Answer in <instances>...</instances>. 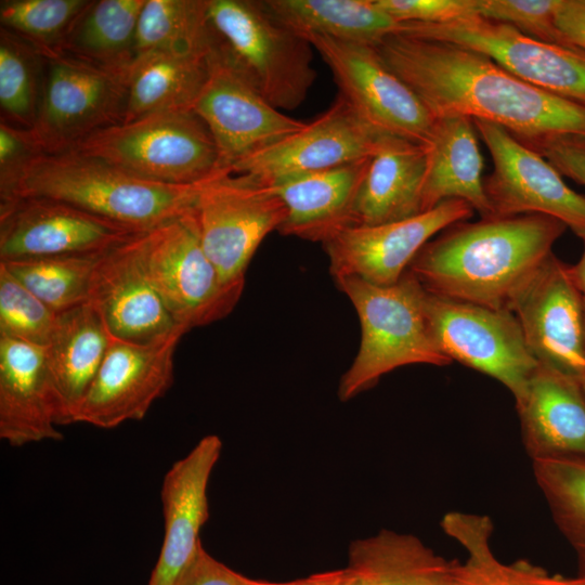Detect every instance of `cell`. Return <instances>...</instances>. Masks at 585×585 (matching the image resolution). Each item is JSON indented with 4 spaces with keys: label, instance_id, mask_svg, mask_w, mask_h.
<instances>
[{
    "label": "cell",
    "instance_id": "obj_1",
    "mask_svg": "<svg viewBox=\"0 0 585 585\" xmlns=\"http://www.w3.org/2000/svg\"><path fill=\"white\" fill-rule=\"evenodd\" d=\"M385 64L434 118L497 125L524 144L585 138V106L534 87L484 54L445 41L392 34L376 46Z\"/></svg>",
    "mask_w": 585,
    "mask_h": 585
},
{
    "label": "cell",
    "instance_id": "obj_2",
    "mask_svg": "<svg viewBox=\"0 0 585 585\" xmlns=\"http://www.w3.org/2000/svg\"><path fill=\"white\" fill-rule=\"evenodd\" d=\"M567 229L538 213L461 221L428 242L408 271L433 295L509 310Z\"/></svg>",
    "mask_w": 585,
    "mask_h": 585
},
{
    "label": "cell",
    "instance_id": "obj_3",
    "mask_svg": "<svg viewBox=\"0 0 585 585\" xmlns=\"http://www.w3.org/2000/svg\"><path fill=\"white\" fill-rule=\"evenodd\" d=\"M198 185L147 181L100 158L69 151L37 157L10 202L49 198L140 233L191 210Z\"/></svg>",
    "mask_w": 585,
    "mask_h": 585
},
{
    "label": "cell",
    "instance_id": "obj_4",
    "mask_svg": "<svg viewBox=\"0 0 585 585\" xmlns=\"http://www.w3.org/2000/svg\"><path fill=\"white\" fill-rule=\"evenodd\" d=\"M334 281L353 304L361 326L360 348L339 382L341 401L372 388L399 367L452 363L433 337L426 310L427 290L408 270L389 286L353 276Z\"/></svg>",
    "mask_w": 585,
    "mask_h": 585
},
{
    "label": "cell",
    "instance_id": "obj_5",
    "mask_svg": "<svg viewBox=\"0 0 585 585\" xmlns=\"http://www.w3.org/2000/svg\"><path fill=\"white\" fill-rule=\"evenodd\" d=\"M217 48L275 108L295 109L315 79L313 47L276 21L260 0H207Z\"/></svg>",
    "mask_w": 585,
    "mask_h": 585
},
{
    "label": "cell",
    "instance_id": "obj_6",
    "mask_svg": "<svg viewBox=\"0 0 585 585\" xmlns=\"http://www.w3.org/2000/svg\"><path fill=\"white\" fill-rule=\"evenodd\" d=\"M72 151L100 158L141 179L170 185H197L223 173L216 142L192 109L109 126Z\"/></svg>",
    "mask_w": 585,
    "mask_h": 585
},
{
    "label": "cell",
    "instance_id": "obj_7",
    "mask_svg": "<svg viewBox=\"0 0 585 585\" xmlns=\"http://www.w3.org/2000/svg\"><path fill=\"white\" fill-rule=\"evenodd\" d=\"M193 212L222 287L239 300L250 260L284 223L285 205L266 182L223 172L198 185Z\"/></svg>",
    "mask_w": 585,
    "mask_h": 585
},
{
    "label": "cell",
    "instance_id": "obj_8",
    "mask_svg": "<svg viewBox=\"0 0 585 585\" xmlns=\"http://www.w3.org/2000/svg\"><path fill=\"white\" fill-rule=\"evenodd\" d=\"M134 245L146 277L187 330L225 317L238 302L205 252L193 208L139 233Z\"/></svg>",
    "mask_w": 585,
    "mask_h": 585
},
{
    "label": "cell",
    "instance_id": "obj_9",
    "mask_svg": "<svg viewBox=\"0 0 585 585\" xmlns=\"http://www.w3.org/2000/svg\"><path fill=\"white\" fill-rule=\"evenodd\" d=\"M42 57L41 96L30 132L44 154L69 152L94 132L123 121L126 72L63 52Z\"/></svg>",
    "mask_w": 585,
    "mask_h": 585
},
{
    "label": "cell",
    "instance_id": "obj_10",
    "mask_svg": "<svg viewBox=\"0 0 585 585\" xmlns=\"http://www.w3.org/2000/svg\"><path fill=\"white\" fill-rule=\"evenodd\" d=\"M395 34L458 44L523 81L585 106V50L531 38L479 15L442 24L403 23Z\"/></svg>",
    "mask_w": 585,
    "mask_h": 585
},
{
    "label": "cell",
    "instance_id": "obj_11",
    "mask_svg": "<svg viewBox=\"0 0 585 585\" xmlns=\"http://www.w3.org/2000/svg\"><path fill=\"white\" fill-rule=\"evenodd\" d=\"M426 310L433 337L453 362L503 384L518 402L538 363L519 323L507 309H494L427 291Z\"/></svg>",
    "mask_w": 585,
    "mask_h": 585
},
{
    "label": "cell",
    "instance_id": "obj_12",
    "mask_svg": "<svg viewBox=\"0 0 585 585\" xmlns=\"http://www.w3.org/2000/svg\"><path fill=\"white\" fill-rule=\"evenodd\" d=\"M329 67L340 95L375 130L426 145L435 118L382 61L376 46L304 35Z\"/></svg>",
    "mask_w": 585,
    "mask_h": 585
},
{
    "label": "cell",
    "instance_id": "obj_13",
    "mask_svg": "<svg viewBox=\"0 0 585 585\" xmlns=\"http://www.w3.org/2000/svg\"><path fill=\"white\" fill-rule=\"evenodd\" d=\"M492 157L484 191L493 217L538 213L552 217L585 243V195L569 187L541 154L506 129L472 120Z\"/></svg>",
    "mask_w": 585,
    "mask_h": 585
},
{
    "label": "cell",
    "instance_id": "obj_14",
    "mask_svg": "<svg viewBox=\"0 0 585 585\" xmlns=\"http://www.w3.org/2000/svg\"><path fill=\"white\" fill-rule=\"evenodd\" d=\"M193 112L213 138L223 172L307 125L266 102L214 47L207 56V77Z\"/></svg>",
    "mask_w": 585,
    "mask_h": 585
},
{
    "label": "cell",
    "instance_id": "obj_15",
    "mask_svg": "<svg viewBox=\"0 0 585 585\" xmlns=\"http://www.w3.org/2000/svg\"><path fill=\"white\" fill-rule=\"evenodd\" d=\"M179 329L148 343L112 338L103 362L75 415L74 422L102 429L141 420L173 381Z\"/></svg>",
    "mask_w": 585,
    "mask_h": 585
},
{
    "label": "cell",
    "instance_id": "obj_16",
    "mask_svg": "<svg viewBox=\"0 0 585 585\" xmlns=\"http://www.w3.org/2000/svg\"><path fill=\"white\" fill-rule=\"evenodd\" d=\"M472 207L447 199L414 217L374 225H352L322 246L334 278L353 276L378 286L396 283L430 239L441 231L466 221Z\"/></svg>",
    "mask_w": 585,
    "mask_h": 585
},
{
    "label": "cell",
    "instance_id": "obj_17",
    "mask_svg": "<svg viewBox=\"0 0 585 585\" xmlns=\"http://www.w3.org/2000/svg\"><path fill=\"white\" fill-rule=\"evenodd\" d=\"M509 310L538 364L581 377L585 370V297L570 265L550 253Z\"/></svg>",
    "mask_w": 585,
    "mask_h": 585
},
{
    "label": "cell",
    "instance_id": "obj_18",
    "mask_svg": "<svg viewBox=\"0 0 585 585\" xmlns=\"http://www.w3.org/2000/svg\"><path fill=\"white\" fill-rule=\"evenodd\" d=\"M138 233L49 198L0 204V262L102 253Z\"/></svg>",
    "mask_w": 585,
    "mask_h": 585
},
{
    "label": "cell",
    "instance_id": "obj_19",
    "mask_svg": "<svg viewBox=\"0 0 585 585\" xmlns=\"http://www.w3.org/2000/svg\"><path fill=\"white\" fill-rule=\"evenodd\" d=\"M382 133L337 95L332 106L301 130L237 161L232 173L266 183L368 158Z\"/></svg>",
    "mask_w": 585,
    "mask_h": 585
},
{
    "label": "cell",
    "instance_id": "obj_20",
    "mask_svg": "<svg viewBox=\"0 0 585 585\" xmlns=\"http://www.w3.org/2000/svg\"><path fill=\"white\" fill-rule=\"evenodd\" d=\"M221 452V439L208 434L165 474L164 541L147 585H173L202 547L199 533L209 517L208 482Z\"/></svg>",
    "mask_w": 585,
    "mask_h": 585
},
{
    "label": "cell",
    "instance_id": "obj_21",
    "mask_svg": "<svg viewBox=\"0 0 585 585\" xmlns=\"http://www.w3.org/2000/svg\"><path fill=\"white\" fill-rule=\"evenodd\" d=\"M136 235L100 255L89 301L113 338L148 343L187 329L173 320L146 277L134 245Z\"/></svg>",
    "mask_w": 585,
    "mask_h": 585
},
{
    "label": "cell",
    "instance_id": "obj_22",
    "mask_svg": "<svg viewBox=\"0 0 585 585\" xmlns=\"http://www.w3.org/2000/svg\"><path fill=\"white\" fill-rule=\"evenodd\" d=\"M44 348L0 336V438L23 446L63 438Z\"/></svg>",
    "mask_w": 585,
    "mask_h": 585
},
{
    "label": "cell",
    "instance_id": "obj_23",
    "mask_svg": "<svg viewBox=\"0 0 585 585\" xmlns=\"http://www.w3.org/2000/svg\"><path fill=\"white\" fill-rule=\"evenodd\" d=\"M516 407L532 460L585 458V393L578 379L538 364Z\"/></svg>",
    "mask_w": 585,
    "mask_h": 585
},
{
    "label": "cell",
    "instance_id": "obj_24",
    "mask_svg": "<svg viewBox=\"0 0 585 585\" xmlns=\"http://www.w3.org/2000/svg\"><path fill=\"white\" fill-rule=\"evenodd\" d=\"M368 158L269 182L287 211L278 232L323 244L356 225L354 205Z\"/></svg>",
    "mask_w": 585,
    "mask_h": 585
},
{
    "label": "cell",
    "instance_id": "obj_25",
    "mask_svg": "<svg viewBox=\"0 0 585 585\" xmlns=\"http://www.w3.org/2000/svg\"><path fill=\"white\" fill-rule=\"evenodd\" d=\"M426 166L425 145L382 133L356 195L355 224H381L421 213Z\"/></svg>",
    "mask_w": 585,
    "mask_h": 585
},
{
    "label": "cell",
    "instance_id": "obj_26",
    "mask_svg": "<svg viewBox=\"0 0 585 585\" xmlns=\"http://www.w3.org/2000/svg\"><path fill=\"white\" fill-rule=\"evenodd\" d=\"M112 338L90 301L57 314L55 329L44 348L55 394L57 425L73 424Z\"/></svg>",
    "mask_w": 585,
    "mask_h": 585
},
{
    "label": "cell",
    "instance_id": "obj_27",
    "mask_svg": "<svg viewBox=\"0 0 585 585\" xmlns=\"http://www.w3.org/2000/svg\"><path fill=\"white\" fill-rule=\"evenodd\" d=\"M427 166L421 211L447 199L469 204L481 219L492 218L484 191L483 158L470 118L450 115L435 118L427 142Z\"/></svg>",
    "mask_w": 585,
    "mask_h": 585
},
{
    "label": "cell",
    "instance_id": "obj_28",
    "mask_svg": "<svg viewBox=\"0 0 585 585\" xmlns=\"http://www.w3.org/2000/svg\"><path fill=\"white\" fill-rule=\"evenodd\" d=\"M348 569L359 585H464L463 563L417 536L382 529L349 546Z\"/></svg>",
    "mask_w": 585,
    "mask_h": 585
},
{
    "label": "cell",
    "instance_id": "obj_29",
    "mask_svg": "<svg viewBox=\"0 0 585 585\" xmlns=\"http://www.w3.org/2000/svg\"><path fill=\"white\" fill-rule=\"evenodd\" d=\"M207 56L156 52L136 55L125 73L122 122L154 114L193 110L207 77Z\"/></svg>",
    "mask_w": 585,
    "mask_h": 585
},
{
    "label": "cell",
    "instance_id": "obj_30",
    "mask_svg": "<svg viewBox=\"0 0 585 585\" xmlns=\"http://www.w3.org/2000/svg\"><path fill=\"white\" fill-rule=\"evenodd\" d=\"M281 24L304 35L377 46L400 24L375 0H260Z\"/></svg>",
    "mask_w": 585,
    "mask_h": 585
},
{
    "label": "cell",
    "instance_id": "obj_31",
    "mask_svg": "<svg viewBox=\"0 0 585 585\" xmlns=\"http://www.w3.org/2000/svg\"><path fill=\"white\" fill-rule=\"evenodd\" d=\"M146 0H91L79 15L62 52L91 64L126 72L134 58L139 16Z\"/></svg>",
    "mask_w": 585,
    "mask_h": 585
},
{
    "label": "cell",
    "instance_id": "obj_32",
    "mask_svg": "<svg viewBox=\"0 0 585 585\" xmlns=\"http://www.w3.org/2000/svg\"><path fill=\"white\" fill-rule=\"evenodd\" d=\"M441 528L468 554L463 563L464 585H585V576L549 574L526 560L499 561L491 548L494 526L487 516L448 511Z\"/></svg>",
    "mask_w": 585,
    "mask_h": 585
},
{
    "label": "cell",
    "instance_id": "obj_33",
    "mask_svg": "<svg viewBox=\"0 0 585 585\" xmlns=\"http://www.w3.org/2000/svg\"><path fill=\"white\" fill-rule=\"evenodd\" d=\"M213 42L207 0H146L139 16L134 57L152 52L206 57Z\"/></svg>",
    "mask_w": 585,
    "mask_h": 585
},
{
    "label": "cell",
    "instance_id": "obj_34",
    "mask_svg": "<svg viewBox=\"0 0 585 585\" xmlns=\"http://www.w3.org/2000/svg\"><path fill=\"white\" fill-rule=\"evenodd\" d=\"M532 467L555 524L576 555L578 575L585 576V458H538Z\"/></svg>",
    "mask_w": 585,
    "mask_h": 585
},
{
    "label": "cell",
    "instance_id": "obj_35",
    "mask_svg": "<svg viewBox=\"0 0 585 585\" xmlns=\"http://www.w3.org/2000/svg\"><path fill=\"white\" fill-rule=\"evenodd\" d=\"M100 255L39 257L0 263L58 314L89 301Z\"/></svg>",
    "mask_w": 585,
    "mask_h": 585
},
{
    "label": "cell",
    "instance_id": "obj_36",
    "mask_svg": "<svg viewBox=\"0 0 585 585\" xmlns=\"http://www.w3.org/2000/svg\"><path fill=\"white\" fill-rule=\"evenodd\" d=\"M42 73V55L17 35L1 28V121L27 130L34 127L41 96Z\"/></svg>",
    "mask_w": 585,
    "mask_h": 585
},
{
    "label": "cell",
    "instance_id": "obj_37",
    "mask_svg": "<svg viewBox=\"0 0 585 585\" xmlns=\"http://www.w3.org/2000/svg\"><path fill=\"white\" fill-rule=\"evenodd\" d=\"M90 0H1L0 23L42 56L62 52L72 26Z\"/></svg>",
    "mask_w": 585,
    "mask_h": 585
},
{
    "label": "cell",
    "instance_id": "obj_38",
    "mask_svg": "<svg viewBox=\"0 0 585 585\" xmlns=\"http://www.w3.org/2000/svg\"><path fill=\"white\" fill-rule=\"evenodd\" d=\"M57 313L0 263V336L46 348Z\"/></svg>",
    "mask_w": 585,
    "mask_h": 585
},
{
    "label": "cell",
    "instance_id": "obj_39",
    "mask_svg": "<svg viewBox=\"0 0 585 585\" xmlns=\"http://www.w3.org/2000/svg\"><path fill=\"white\" fill-rule=\"evenodd\" d=\"M559 2L560 0H476L479 16L508 24L531 38L567 46L555 22Z\"/></svg>",
    "mask_w": 585,
    "mask_h": 585
},
{
    "label": "cell",
    "instance_id": "obj_40",
    "mask_svg": "<svg viewBox=\"0 0 585 585\" xmlns=\"http://www.w3.org/2000/svg\"><path fill=\"white\" fill-rule=\"evenodd\" d=\"M42 154L30 130L0 122V204L12 200L25 171Z\"/></svg>",
    "mask_w": 585,
    "mask_h": 585
},
{
    "label": "cell",
    "instance_id": "obj_41",
    "mask_svg": "<svg viewBox=\"0 0 585 585\" xmlns=\"http://www.w3.org/2000/svg\"><path fill=\"white\" fill-rule=\"evenodd\" d=\"M399 24H442L478 15L476 0H375Z\"/></svg>",
    "mask_w": 585,
    "mask_h": 585
},
{
    "label": "cell",
    "instance_id": "obj_42",
    "mask_svg": "<svg viewBox=\"0 0 585 585\" xmlns=\"http://www.w3.org/2000/svg\"><path fill=\"white\" fill-rule=\"evenodd\" d=\"M525 145L541 154L561 176L585 186V138L550 136Z\"/></svg>",
    "mask_w": 585,
    "mask_h": 585
},
{
    "label": "cell",
    "instance_id": "obj_43",
    "mask_svg": "<svg viewBox=\"0 0 585 585\" xmlns=\"http://www.w3.org/2000/svg\"><path fill=\"white\" fill-rule=\"evenodd\" d=\"M243 574L210 556L202 545L173 585H243Z\"/></svg>",
    "mask_w": 585,
    "mask_h": 585
},
{
    "label": "cell",
    "instance_id": "obj_44",
    "mask_svg": "<svg viewBox=\"0 0 585 585\" xmlns=\"http://www.w3.org/2000/svg\"><path fill=\"white\" fill-rule=\"evenodd\" d=\"M555 22L567 46L585 50V0H560Z\"/></svg>",
    "mask_w": 585,
    "mask_h": 585
},
{
    "label": "cell",
    "instance_id": "obj_45",
    "mask_svg": "<svg viewBox=\"0 0 585 585\" xmlns=\"http://www.w3.org/2000/svg\"><path fill=\"white\" fill-rule=\"evenodd\" d=\"M299 585H359L350 569L332 570L313 573L297 580Z\"/></svg>",
    "mask_w": 585,
    "mask_h": 585
},
{
    "label": "cell",
    "instance_id": "obj_46",
    "mask_svg": "<svg viewBox=\"0 0 585 585\" xmlns=\"http://www.w3.org/2000/svg\"><path fill=\"white\" fill-rule=\"evenodd\" d=\"M571 275L585 297V249L581 259L574 265H570Z\"/></svg>",
    "mask_w": 585,
    "mask_h": 585
},
{
    "label": "cell",
    "instance_id": "obj_47",
    "mask_svg": "<svg viewBox=\"0 0 585 585\" xmlns=\"http://www.w3.org/2000/svg\"><path fill=\"white\" fill-rule=\"evenodd\" d=\"M243 585H299L297 580L289 582H270L263 580H255L244 575Z\"/></svg>",
    "mask_w": 585,
    "mask_h": 585
},
{
    "label": "cell",
    "instance_id": "obj_48",
    "mask_svg": "<svg viewBox=\"0 0 585 585\" xmlns=\"http://www.w3.org/2000/svg\"><path fill=\"white\" fill-rule=\"evenodd\" d=\"M578 381H580L581 387H582V389H583V391H584V393H585V370H584V373L581 375V377L578 378Z\"/></svg>",
    "mask_w": 585,
    "mask_h": 585
}]
</instances>
